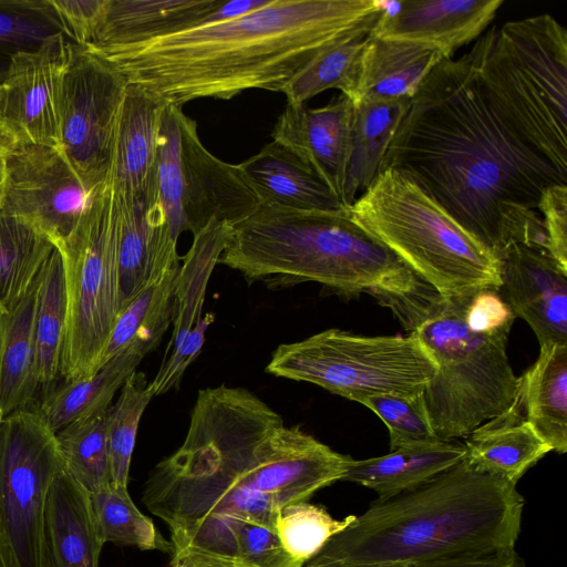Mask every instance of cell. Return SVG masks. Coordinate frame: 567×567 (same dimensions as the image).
Masks as SVG:
<instances>
[{
  "label": "cell",
  "instance_id": "obj_1",
  "mask_svg": "<svg viewBox=\"0 0 567 567\" xmlns=\"http://www.w3.org/2000/svg\"><path fill=\"white\" fill-rule=\"evenodd\" d=\"M409 176L497 259L513 244L547 250L544 190L567 173L502 117L471 52L442 59L419 86L381 171Z\"/></svg>",
  "mask_w": 567,
  "mask_h": 567
},
{
  "label": "cell",
  "instance_id": "obj_2",
  "mask_svg": "<svg viewBox=\"0 0 567 567\" xmlns=\"http://www.w3.org/2000/svg\"><path fill=\"white\" fill-rule=\"evenodd\" d=\"M352 460L333 451L240 386L198 392L183 444L162 460L142 502L171 538L207 516L276 530L280 509L342 481Z\"/></svg>",
  "mask_w": 567,
  "mask_h": 567
},
{
  "label": "cell",
  "instance_id": "obj_3",
  "mask_svg": "<svg viewBox=\"0 0 567 567\" xmlns=\"http://www.w3.org/2000/svg\"><path fill=\"white\" fill-rule=\"evenodd\" d=\"M374 0H268L239 17L135 45L94 50L127 79L182 107L244 91L281 92L318 52L373 28ZM92 49V48H91Z\"/></svg>",
  "mask_w": 567,
  "mask_h": 567
},
{
  "label": "cell",
  "instance_id": "obj_4",
  "mask_svg": "<svg viewBox=\"0 0 567 567\" xmlns=\"http://www.w3.org/2000/svg\"><path fill=\"white\" fill-rule=\"evenodd\" d=\"M524 504L516 485L463 458L413 489L377 498L318 555L388 565L512 550Z\"/></svg>",
  "mask_w": 567,
  "mask_h": 567
},
{
  "label": "cell",
  "instance_id": "obj_5",
  "mask_svg": "<svg viewBox=\"0 0 567 567\" xmlns=\"http://www.w3.org/2000/svg\"><path fill=\"white\" fill-rule=\"evenodd\" d=\"M218 262L240 272L248 284L280 289L312 281L348 297L372 295L386 307L433 291L348 208L260 205L230 226Z\"/></svg>",
  "mask_w": 567,
  "mask_h": 567
},
{
  "label": "cell",
  "instance_id": "obj_6",
  "mask_svg": "<svg viewBox=\"0 0 567 567\" xmlns=\"http://www.w3.org/2000/svg\"><path fill=\"white\" fill-rule=\"evenodd\" d=\"M470 298L443 299L432 291L390 308L436 365L422 394L442 441L466 437L506 411L519 390L506 352L508 333L472 331L465 321Z\"/></svg>",
  "mask_w": 567,
  "mask_h": 567
},
{
  "label": "cell",
  "instance_id": "obj_7",
  "mask_svg": "<svg viewBox=\"0 0 567 567\" xmlns=\"http://www.w3.org/2000/svg\"><path fill=\"white\" fill-rule=\"evenodd\" d=\"M508 125L567 173V31L550 14L491 28L470 51Z\"/></svg>",
  "mask_w": 567,
  "mask_h": 567
},
{
  "label": "cell",
  "instance_id": "obj_8",
  "mask_svg": "<svg viewBox=\"0 0 567 567\" xmlns=\"http://www.w3.org/2000/svg\"><path fill=\"white\" fill-rule=\"evenodd\" d=\"M348 209L441 298L498 290V259L402 172L381 171Z\"/></svg>",
  "mask_w": 567,
  "mask_h": 567
},
{
  "label": "cell",
  "instance_id": "obj_9",
  "mask_svg": "<svg viewBox=\"0 0 567 567\" xmlns=\"http://www.w3.org/2000/svg\"><path fill=\"white\" fill-rule=\"evenodd\" d=\"M59 250L66 292L61 379L71 382L103 367L121 312L118 210L107 179Z\"/></svg>",
  "mask_w": 567,
  "mask_h": 567
},
{
  "label": "cell",
  "instance_id": "obj_10",
  "mask_svg": "<svg viewBox=\"0 0 567 567\" xmlns=\"http://www.w3.org/2000/svg\"><path fill=\"white\" fill-rule=\"evenodd\" d=\"M435 371L411 333L368 337L340 329L278 346L266 367L275 377L312 383L355 402L375 394L422 393Z\"/></svg>",
  "mask_w": 567,
  "mask_h": 567
},
{
  "label": "cell",
  "instance_id": "obj_11",
  "mask_svg": "<svg viewBox=\"0 0 567 567\" xmlns=\"http://www.w3.org/2000/svg\"><path fill=\"white\" fill-rule=\"evenodd\" d=\"M157 182L177 238L186 230L195 235L212 219L233 226L260 206L239 165L213 155L203 145L196 122L171 104L159 130Z\"/></svg>",
  "mask_w": 567,
  "mask_h": 567
},
{
  "label": "cell",
  "instance_id": "obj_12",
  "mask_svg": "<svg viewBox=\"0 0 567 567\" xmlns=\"http://www.w3.org/2000/svg\"><path fill=\"white\" fill-rule=\"evenodd\" d=\"M64 471L56 433L35 406L0 423V528L12 567H45V508Z\"/></svg>",
  "mask_w": 567,
  "mask_h": 567
},
{
  "label": "cell",
  "instance_id": "obj_13",
  "mask_svg": "<svg viewBox=\"0 0 567 567\" xmlns=\"http://www.w3.org/2000/svg\"><path fill=\"white\" fill-rule=\"evenodd\" d=\"M128 85L109 60L87 45L69 42L60 101L61 152L92 187L107 179L117 114Z\"/></svg>",
  "mask_w": 567,
  "mask_h": 567
},
{
  "label": "cell",
  "instance_id": "obj_14",
  "mask_svg": "<svg viewBox=\"0 0 567 567\" xmlns=\"http://www.w3.org/2000/svg\"><path fill=\"white\" fill-rule=\"evenodd\" d=\"M0 209L33 226L60 248L103 187L85 184L59 148L8 146Z\"/></svg>",
  "mask_w": 567,
  "mask_h": 567
},
{
  "label": "cell",
  "instance_id": "obj_15",
  "mask_svg": "<svg viewBox=\"0 0 567 567\" xmlns=\"http://www.w3.org/2000/svg\"><path fill=\"white\" fill-rule=\"evenodd\" d=\"M69 42L59 32L8 60L0 76V136L8 146L61 150L60 101Z\"/></svg>",
  "mask_w": 567,
  "mask_h": 567
},
{
  "label": "cell",
  "instance_id": "obj_16",
  "mask_svg": "<svg viewBox=\"0 0 567 567\" xmlns=\"http://www.w3.org/2000/svg\"><path fill=\"white\" fill-rule=\"evenodd\" d=\"M268 0H105L94 50L124 48L226 21ZM84 45V44H83Z\"/></svg>",
  "mask_w": 567,
  "mask_h": 567
},
{
  "label": "cell",
  "instance_id": "obj_17",
  "mask_svg": "<svg viewBox=\"0 0 567 567\" xmlns=\"http://www.w3.org/2000/svg\"><path fill=\"white\" fill-rule=\"evenodd\" d=\"M498 292L539 346L567 344V272L546 249L511 245L498 258Z\"/></svg>",
  "mask_w": 567,
  "mask_h": 567
},
{
  "label": "cell",
  "instance_id": "obj_18",
  "mask_svg": "<svg viewBox=\"0 0 567 567\" xmlns=\"http://www.w3.org/2000/svg\"><path fill=\"white\" fill-rule=\"evenodd\" d=\"M503 0L384 1V10L370 31L381 39L421 43L452 59L462 45L478 38L496 16Z\"/></svg>",
  "mask_w": 567,
  "mask_h": 567
},
{
  "label": "cell",
  "instance_id": "obj_19",
  "mask_svg": "<svg viewBox=\"0 0 567 567\" xmlns=\"http://www.w3.org/2000/svg\"><path fill=\"white\" fill-rule=\"evenodd\" d=\"M115 196L122 311L143 289L177 269L179 256L178 238L172 230L159 193L140 198L116 193Z\"/></svg>",
  "mask_w": 567,
  "mask_h": 567
},
{
  "label": "cell",
  "instance_id": "obj_20",
  "mask_svg": "<svg viewBox=\"0 0 567 567\" xmlns=\"http://www.w3.org/2000/svg\"><path fill=\"white\" fill-rule=\"evenodd\" d=\"M354 110V102L343 94L316 109L287 103L271 132L272 141L308 164L340 200L350 157Z\"/></svg>",
  "mask_w": 567,
  "mask_h": 567
},
{
  "label": "cell",
  "instance_id": "obj_21",
  "mask_svg": "<svg viewBox=\"0 0 567 567\" xmlns=\"http://www.w3.org/2000/svg\"><path fill=\"white\" fill-rule=\"evenodd\" d=\"M167 102L153 91L128 83L115 123L107 181L120 196L158 193V136Z\"/></svg>",
  "mask_w": 567,
  "mask_h": 567
},
{
  "label": "cell",
  "instance_id": "obj_22",
  "mask_svg": "<svg viewBox=\"0 0 567 567\" xmlns=\"http://www.w3.org/2000/svg\"><path fill=\"white\" fill-rule=\"evenodd\" d=\"M238 165L262 206L326 212L347 208L308 164L278 142L266 144Z\"/></svg>",
  "mask_w": 567,
  "mask_h": 567
},
{
  "label": "cell",
  "instance_id": "obj_23",
  "mask_svg": "<svg viewBox=\"0 0 567 567\" xmlns=\"http://www.w3.org/2000/svg\"><path fill=\"white\" fill-rule=\"evenodd\" d=\"M45 567H99L104 545L90 494L65 471L53 482L45 508Z\"/></svg>",
  "mask_w": 567,
  "mask_h": 567
},
{
  "label": "cell",
  "instance_id": "obj_24",
  "mask_svg": "<svg viewBox=\"0 0 567 567\" xmlns=\"http://www.w3.org/2000/svg\"><path fill=\"white\" fill-rule=\"evenodd\" d=\"M464 460L475 470L516 485L523 475L551 451L515 402L466 436Z\"/></svg>",
  "mask_w": 567,
  "mask_h": 567
},
{
  "label": "cell",
  "instance_id": "obj_25",
  "mask_svg": "<svg viewBox=\"0 0 567 567\" xmlns=\"http://www.w3.org/2000/svg\"><path fill=\"white\" fill-rule=\"evenodd\" d=\"M173 553L194 550L251 567H302L275 529L241 518L207 516L171 538Z\"/></svg>",
  "mask_w": 567,
  "mask_h": 567
},
{
  "label": "cell",
  "instance_id": "obj_26",
  "mask_svg": "<svg viewBox=\"0 0 567 567\" xmlns=\"http://www.w3.org/2000/svg\"><path fill=\"white\" fill-rule=\"evenodd\" d=\"M465 456L464 444L457 440L409 445L367 460H351L342 481L358 483L386 498L413 489Z\"/></svg>",
  "mask_w": 567,
  "mask_h": 567
},
{
  "label": "cell",
  "instance_id": "obj_27",
  "mask_svg": "<svg viewBox=\"0 0 567 567\" xmlns=\"http://www.w3.org/2000/svg\"><path fill=\"white\" fill-rule=\"evenodd\" d=\"M38 282L39 276L11 308L0 310V406L3 417L32 408L38 392L34 381Z\"/></svg>",
  "mask_w": 567,
  "mask_h": 567
},
{
  "label": "cell",
  "instance_id": "obj_28",
  "mask_svg": "<svg viewBox=\"0 0 567 567\" xmlns=\"http://www.w3.org/2000/svg\"><path fill=\"white\" fill-rule=\"evenodd\" d=\"M436 49L369 33L359 86V100L412 99L436 63ZM357 102V103H358Z\"/></svg>",
  "mask_w": 567,
  "mask_h": 567
},
{
  "label": "cell",
  "instance_id": "obj_29",
  "mask_svg": "<svg viewBox=\"0 0 567 567\" xmlns=\"http://www.w3.org/2000/svg\"><path fill=\"white\" fill-rule=\"evenodd\" d=\"M518 398L525 419L551 451H567V344L540 346L520 377Z\"/></svg>",
  "mask_w": 567,
  "mask_h": 567
},
{
  "label": "cell",
  "instance_id": "obj_30",
  "mask_svg": "<svg viewBox=\"0 0 567 567\" xmlns=\"http://www.w3.org/2000/svg\"><path fill=\"white\" fill-rule=\"evenodd\" d=\"M410 101L361 100L355 104L341 198L344 207H350L377 178L389 143Z\"/></svg>",
  "mask_w": 567,
  "mask_h": 567
},
{
  "label": "cell",
  "instance_id": "obj_31",
  "mask_svg": "<svg viewBox=\"0 0 567 567\" xmlns=\"http://www.w3.org/2000/svg\"><path fill=\"white\" fill-rule=\"evenodd\" d=\"M230 225L212 219L193 235L173 287V332L163 360L175 353L202 318L210 275L225 248Z\"/></svg>",
  "mask_w": 567,
  "mask_h": 567
},
{
  "label": "cell",
  "instance_id": "obj_32",
  "mask_svg": "<svg viewBox=\"0 0 567 567\" xmlns=\"http://www.w3.org/2000/svg\"><path fill=\"white\" fill-rule=\"evenodd\" d=\"M145 355L142 349L131 347L109 360L95 374L55 386L35 408L55 433L78 420L107 410L115 393Z\"/></svg>",
  "mask_w": 567,
  "mask_h": 567
},
{
  "label": "cell",
  "instance_id": "obj_33",
  "mask_svg": "<svg viewBox=\"0 0 567 567\" xmlns=\"http://www.w3.org/2000/svg\"><path fill=\"white\" fill-rule=\"evenodd\" d=\"M66 322V292L62 255L53 247L39 275L34 319V381L42 398L61 378Z\"/></svg>",
  "mask_w": 567,
  "mask_h": 567
},
{
  "label": "cell",
  "instance_id": "obj_34",
  "mask_svg": "<svg viewBox=\"0 0 567 567\" xmlns=\"http://www.w3.org/2000/svg\"><path fill=\"white\" fill-rule=\"evenodd\" d=\"M371 28L355 30L318 52L284 86L287 103L306 104L317 94L338 89L354 104Z\"/></svg>",
  "mask_w": 567,
  "mask_h": 567
},
{
  "label": "cell",
  "instance_id": "obj_35",
  "mask_svg": "<svg viewBox=\"0 0 567 567\" xmlns=\"http://www.w3.org/2000/svg\"><path fill=\"white\" fill-rule=\"evenodd\" d=\"M179 268V267H178ZM177 269L143 289L121 311L113 328L103 365L131 347L154 351L173 322V287Z\"/></svg>",
  "mask_w": 567,
  "mask_h": 567
},
{
  "label": "cell",
  "instance_id": "obj_36",
  "mask_svg": "<svg viewBox=\"0 0 567 567\" xmlns=\"http://www.w3.org/2000/svg\"><path fill=\"white\" fill-rule=\"evenodd\" d=\"M53 247L33 226L0 209V310L24 295Z\"/></svg>",
  "mask_w": 567,
  "mask_h": 567
},
{
  "label": "cell",
  "instance_id": "obj_37",
  "mask_svg": "<svg viewBox=\"0 0 567 567\" xmlns=\"http://www.w3.org/2000/svg\"><path fill=\"white\" fill-rule=\"evenodd\" d=\"M109 409L78 420L56 433L64 471L89 494L111 485Z\"/></svg>",
  "mask_w": 567,
  "mask_h": 567
},
{
  "label": "cell",
  "instance_id": "obj_38",
  "mask_svg": "<svg viewBox=\"0 0 567 567\" xmlns=\"http://www.w3.org/2000/svg\"><path fill=\"white\" fill-rule=\"evenodd\" d=\"M93 517L103 543L117 546H135L142 550L173 553L167 542L133 503L128 489H118L110 485L90 494Z\"/></svg>",
  "mask_w": 567,
  "mask_h": 567
},
{
  "label": "cell",
  "instance_id": "obj_39",
  "mask_svg": "<svg viewBox=\"0 0 567 567\" xmlns=\"http://www.w3.org/2000/svg\"><path fill=\"white\" fill-rule=\"evenodd\" d=\"M148 384L143 372L133 371L123 383L116 402L109 409L107 446L111 485L118 489L127 491L138 424L153 398Z\"/></svg>",
  "mask_w": 567,
  "mask_h": 567
},
{
  "label": "cell",
  "instance_id": "obj_40",
  "mask_svg": "<svg viewBox=\"0 0 567 567\" xmlns=\"http://www.w3.org/2000/svg\"><path fill=\"white\" fill-rule=\"evenodd\" d=\"M354 517L355 515H349L343 519H334L321 506L307 501L296 502L280 509L276 532L285 550L303 565Z\"/></svg>",
  "mask_w": 567,
  "mask_h": 567
},
{
  "label": "cell",
  "instance_id": "obj_41",
  "mask_svg": "<svg viewBox=\"0 0 567 567\" xmlns=\"http://www.w3.org/2000/svg\"><path fill=\"white\" fill-rule=\"evenodd\" d=\"M59 32L50 0H0V58L9 60Z\"/></svg>",
  "mask_w": 567,
  "mask_h": 567
},
{
  "label": "cell",
  "instance_id": "obj_42",
  "mask_svg": "<svg viewBox=\"0 0 567 567\" xmlns=\"http://www.w3.org/2000/svg\"><path fill=\"white\" fill-rule=\"evenodd\" d=\"M361 403L374 412L386 425L390 449L434 442L435 435L423 394H375L362 398Z\"/></svg>",
  "mask_w": 567,
  "mask_h": 567
},
{
  "label": "cell",
  "instance_id": "obj_43",
  "mask_svg": "<svg viewBox=\"0 0 567 567\" xmlns=\"http://www.w3.org/2000/svg\"><path fill=\"white\" fill-rule=\"evenodd\" d=\"M547 236V252L567 272V185L544 190L538 203Z\"/></svg>",
  "mask_w": 567,
  "mask_h": 567
},
{
  "label": "cell",
  "instance_id": "obj_44",
  "mask_svg": "<svg viewBox=\"0 0 567 567\" xmlns=\"http://www.w3.org/2000/svg\"><path fill=\"white\" fill-rule=\"evenodd\" d=\"M515 316L497 289H482L468 299L465 309L467 327L477 333H509Z\"/></svg>",
  "mask_w": 567,
  "mask_h": 567
},
{
  "label": "cell",
  "instance_id": "obj_45",
  "mask_svg": "<svg viewBox=\"0 0 567 567\" xmlns=\"http://www.w3.org/2000/svg\"><path fill=\"white\" fill-rule=\"evenodd\" d=\"M210 322V315L202 317L188 333L182 347L163 360L158 372L148 384V390L153 396L164 394L178 386L184 372L198 357L204 343L205 331Z\"/></svg>",
  "mask_w": 567,
  "mask_h": 567
},
{
  "label": "cell",
  "instance_id": "obj_46",
  "mask_svg": "<svg viewBox=\"0 0 567 567\" xmlns=\"http://www.w3.org/2000/svg\"><path fill=\"white\" fill-rule=\"evenodd\" d=\"M62 33L78 44H90L105 0H50Z\"/></svg>",
  "mask_w": 567,
  "mask_h": 567
},
{
  "label": "cell",
  "instance_id": "obj_47",
  "mask_svg": "<svg viewBox=\"0 0 567 567\" xmlns=\"http://www.w3.org/2000/svg\"><path fill=\"white\" fill-rule=\"evenodd\" d=\"M409 567H525L515 549L476 555H462L410 564Z\"/></svg>",
  "mask_w": 567,
  "mask_h": 567
},
{
  "label": "cell",
  "instance_id": "obj_48",
  "mask_svg": "<svg viewBox=\"0 0 567 567\" xmlns=\"http://www.w3.org/2000/svg\"><path fill=\"white\" fill-rule=\"evenodd\" d=\"M171 567H251L234 560L205 555L194 550L172 554Z\"/></svg>",
  "mask_w": 567,
  "mask_h": 567
},
{
  "label": "cell",
  "instance_id": "obj_49",
  "mask_svg": "<svg viewBox=\"0 0 567 567\" xmlns=\"http://www.w3.org/2000/svg\"><path fill=\"white\" fill-rule=\"evenodd\" d=\"M410 564H388V565H359L350 564L341 560L329 559L315 555L311 559L302 565V567H409Z\"/></svg>",
  "mask_w": 567,
  "mask_h": 567
},
{
  "label": "cell",
  "instance_id": "obj_50",
  "mask_svg": "<svg viewBox=\"0 0 567 567\" xmlns=\"http://www.w3.org/2000/svg\"><path fill=\"white\" fill-rule=\"evenodd\" d=\"M0 567H12L9 551L0 528Z\"/></svg>",
  "mask_w": 567,
  "mask_h": 567
},
{
  "label": "cell",
  "instance_id": "obj_51",
  "mask_svg": "<svg viewBox=\"0 0 567 567\" xmlns=\"http://www.w3.org/2000/svg\"><path fill=\"white\" fill-rule=\"evenodd\" d=\"M3 154L0 155V207H1L2 197H3V189H4Z\"/></svg>",
  "mask_w": 567,
  "mask_h": 567
},
{
  "label": "cell",
  "instance_id": "obj_52",
  "mask_svg": "<svg viewBox=\"0 0 567 567\" xmlns=\"http://www.w3.org/2000/svg\"><path fill=\"white\" fill-rule=\"evenodd\" d=\"M8 145L7 143L4 142V140L0 136V155H2L6 150H7Z\"/></svg>",
  "mask_w": 567,
  "mask_h": 567
},
{
  "label": "cell",
  "instance_id": "obj_53",
  "mask_svg": "<svg viewBox=\"0 0 567 567\" xmlns=\"http://www.w3.org/2000/svg\"><path fill=\"white\" fill-rule=\"evenodd\" d=\"M2 419H3V414H2V411H1V406H0V423H1Z\"/></svg>",
  "mask_w": 567,
  "mask_h": 567
}]
</instances>
